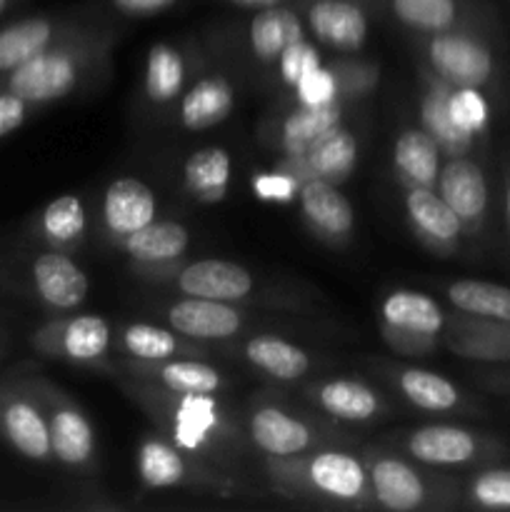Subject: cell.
<instances>
[{
    "label": "cell",
    "instance_id": "obj_1",
    "mask_svg": "<svg viewBox=\"0 0 510 512\" xmlns=\"http://www.w3.org/2000/svg\"><path fill=\"white\" fill-rule=\"evenodd\" d=\"M98 50L85 43V48H55L38 53L13 70L10 93L25 103H50L73 93L83 73L93 68Z\"/></svg>",
    "mask_w": 510,
    "mask_h": 512
},
{
    "label": "cell",
    "instance_id": "obj_2",
    "mask_svg": "<svg viewBox=\"0 0 510 512\" xmlns=\"http://www.w3.org/2000/svg\"><path fill=\"white\" fill-rule=\"evenodd\" d=\"M428 63L443 83L455 88H483L493 80L495 60L488 45L465 30H443L428 40Z\"/></svg>",
    "mask_w": 510,
    "mask_h": 512
},
{
    "label": "cell",
    "instance_id": "obj_3",
    "mask_svg": "<svg viewBox=\"0 0 510 512\" xmlns=\"http://www.w3.org/2000/svg\"><path fill=\"white\" fill-rule=\"evenodd\" d=\"M405 448L415 460L425 465H438V468L490 460L503 453L500 443L483 438L473 430L458 428V425H425V428H418L415 433H410Z\"/></svg>",
    "mask_w": 510,
    "mask_h": 512
},
{
    "label": "cell",
    "instance_id": "obj_4",
    "mask_svg": "<svg viewBox=\"0 0 510 512\" xmlns=\"http://www.w3.org/2000/svg\"><path fill=\"white\" fill-rule=\"evenodd\" d=\"M385 330L395 335L393 343L408 340L410 350L428 348L445 328V313L433 298L415 290H395L380 305Z\"/></svg>",
    "mask_w": 510,
    "mask_h": 512
},
{
    "label": "cell",
    "instance_id": "obj_5",
    "mask_svg": "<svg viewBox=\"0 0 510 512\" xmlns=\"http://www.w3.org/2000/svg\"><path fill=\"white\" fill-rule=\"evenodd\" d=\"M305 23L315 40L333 50L355 53L368 43L370 20L360 0H310Z\"/></svg>",
    "mask_w": 510,
    "mask_h": 512
},
{
    "label": "cell",
    "instance_id": "obj_6",
    "mask_svg": "<svg viewBox=\"0 0 510 512\" xmlns=\"http://www.w3.org/2000/svg\"><path fill=\"white\" fill-rule=\"evenodd\" d=\"M355 165H358V138L348 128L338 125V128L328 130L320 140H315L308 153L285 160L280 173L290 175L293 180L298 178L300 185L310 178L338 185L340 180L353 173Z\"/></svg>",
    "mask_w": 510,
    "mask_h": 512
},
{
    "label": "cell",
    "instance_id": "obj_7",
    "mask_svg": "<svg viewBox=\"0 0 510 512\" xmlns=\"http://www.w3.org/2000/svg\"><path fill=\"white\" fill-rule=\"evenodd\" d=\"M435 185H438L440 198L463 220V228L470 233H478L485 215H488L490 203V190L483 168L465 155H458L440 168Z\"/></svg>",
    "mask_w": 510,
    "mask_h": 512
},
{
    "label": "cell",
    "instance_id": "obj_8",
    "mask_svg": "<svg viewBox=\"0 0 510 512\" xmlns=\"http://www.w3.org/2000/svg\"><path fill=\"white\" fill-rule=\"evenodd\" d=\"M180 293L190 298L223 300V303H238L248 298L255 288V280L248 268L230 260L205 258L185 265L178 273Z\"/></svg>",
    "mask_w": 510,
    "mask_h": 512
},
{
    "label": "cell",
    "instance_id": "obj_9",
    "mask_svg": "<svg viewBox=\"0 0 510 512\" xmlns=\"http://www.w3.org/2000/svg\"><path fill=\"white\" fill-rule=\"evenodd\" d=\"M405 213H408L415 235L425 240V245H430L433 250H443V253L458 248L465 233L463 220L440 198L435 188L410 185L405 193Z\"/></svg>",
    "mask_w": 510,
    "mask_h": 512
},
{
    "label": "cell",
    "instance_id": "obj_10",
    "mask_svg": "<svg viewBox=\"0 0 510 512\" xmlns=\"http://www.w3.org/2000/svg\"><path fill=\"white\" fill-rule=\"evenodd\" d=\"M298 200L305 223L328 243H340L353 233L355 210L335 183L320 178L305 180L298 188Z\"/></svg>",
    "mask_w": 510,
    "mask_h": 512
},
{
    "label": "cell",
    "instance_id": "obj_11",
    "mask_svg": "<svg viewBox=\"0 0 510 512\" xmlns=\"http://www.w3.org/2000/svg\"><path fill=\"white\" fill-rule=\"evenodd\" d=\"M303 478L310 490L338 503H358L368 488V470L358 458L343 450H323L313 455L305 463Z\"/></svg>",
    "mask_w": 510,
    "mask_h": 512
},
{
    "label": "cell",
    "instance_id": "obj_12",
    "mask_svg": "<svg viewBox=\"0 0 510 512\" xmlns=\"http://www.w3.org/2000/svg\"><path fill=\"white\" fill-rule=\"evenodd\" d=\"M168 323L175 333L195 340H228L243 328V315L238 308L223 300L190 298L168 308Z\"/></svg>",
    "mask_w": 510,
    "mask_h": 512
},
{
    "label": "cell",
    "instance_id": "obj_13",
    "mask_svg": "<svg viewBox=\"0 0 510 512\" xmlns=\"http://www.w3.org/2000/svg\"><path fill=\"white\" fill-rule=\"evenodd\" d=\"M158 200L150 185L138 178H118L105 188L103 220L113 238H128L155 220Z\"/></svg>",
    "mask_w": 510,
    "mask_h": 512
},
{
    "label": "cell",
    "instance_id": "obj_14",
    "mask_svg": "<svg viewBox=\"0 0 510 512\" xmlns=\"http://www.w3.org/2000/svg\"><path fill=\"white\" fill-rule=\"evenodd\" d=\"M373 498L393 512H413L428 500V485L415 468L400 458H375L368 468Z\"/></svg>",
    "mask_w": 510,
    "mask_h": 512
},
{
    "label": "cell",
    "instance_id": "obj_15",
    "mask_svg": "<svg viewBox=\"0 0 510 512\" xmlns=\"http://www.w3.org/2000/svg\"><path fill=\"white\" fill-rule=\"evenodd\" d=\"M448 348L470 360L510 363V320H483L463 315L450 325Z\"/></svg>",
    "mask_w": 510,
    "mask_h": 512
},
{
    "label": "cell",
    "instance_id": "obj_16",
    "mask_svg": "<svg viewBox=\"0 0 510 512\" xmlns=\"http://www.w3.org/2000/svg\"><path fill=\"white\" fill-rule=\"evenodd\" d=\"M35 288L40 298L58 310H73L88 298V275L63 253H43L33 265Z\"/></svg>",
    "mask_w": 510,
    "mask_h": 512
},
{
    "label": "cell",
    "instance_id": "obj_17",
    "mask_svg": "<svg viewBox=\"0 0 510 512\" xmlns=\"http://www.w3.org/2000/svg\"><path fill=\"white\" fill-rule=\"evenodd\" d=\"M343 120V105L340 100L325 105H303L298 103L278 125V148L285 158H298L313 148L315 140L323 138L328 130L338 128Z\"/></svg>",
    "mask_w": 510,
    "mask_h": 512
},
{
    "label": "cell",
    "instance_id": "obj_18",
    "mask_svg": "<svg viewBox=\"0 0 510 512\" xmlns=\"http://www.w3.org/2000/svg\"><path fill=\"white\" fill-rule=\"evenodd\" d=\"M250 438L273 458H295L313 443V433L300 418L280 408H260L250 415Z\"/></svg>",
    "mask_w": 510,
    "mask_h": 512
},
{
    "label": "cell",
    "instance_id": "obj_19",
    "mask_svg": "<svg viewBox=\"0 0 510 512\" xmlns=\"http://www.w3.org/2000/svg\"><path fill=\"white\" fill-rule=\"evenodd\" d=\"M300 38H305L303 20L295 10L283 5L260 8L248 25L250 50L265 65L278 63L280 53Z\"/></svg>",
    "mask_w": 510,
    "mask_h": 512
},
{
    "label": "cell",
    "instance_id": "obj_20",
    "mask_svg": "<svg viewBox=\"0 0 510 512\" xmlns=\"http://www.w3.org/2000/svg\"><path fill=\"white\" fill-rule=\"evenodd\" d=\"M235 105V90L223 75H205L190 85L180 100V123L188 130H205L223 123Z\"/></svg>",
    "mask_w": 510,
    "mask_h": 512
},
{
    "label": "cell",
    "instance_id": "obj_21",
    "mask_svg": "<svg viewBox=\"0 0 510 512\" xmlns=\"http://www.w3.org/2000/svg\"><path fill=\"white\" fill-rule=\"evenodd\" d=\"M440 145L423 128H408L398 135L393 145V163L400 178L420 188H435L440 175Z\"/></svg>",
    "mask_w": 510,
    "mask_h": 512
},
{
    "label": "cell",
    "instance_id": "obj_22",
    "mask_svg": "<svg viewBox=\"0 0 510 512\" xmlns=\"http://www.w3.org/2000/svg\"><path fill=\"white\" fill-rule=\"evenodd\" d=\"M190 245V233L175 220H153L145 228L123 238V248L135 263L165 265L183 258Z\"/></svg>",
    "mask_w": 510,
    "mask_h": 512
},
{
    "label": "cell",
    "instance_id": "obj_23",
    "mask_svg": "<svg viewBox=\"0 0 510 512\" xmlns=\"http://www.w3.org/2000/svg\"><path fill=\"white\" fill-rule=\"evenodd\" d=\"M50 448L65 465H88L95 453V433L90 420L73 405H58L50 413Z\"/></svg>",
    "mask_w": 510,
    "mask_h": 512
},
{
    "label": "cell",
    "instance_id": "obj_24",
    "mask_svg": "<svg viewBox=\"0 0 510 512\" xmlns=\"http://www.w3.org/2000/svg\"><path fill=\"white\" fill-rule=\"evenodd\" d=\"M233 160L225 148H200L185 160L183 180L188 193L200 203H220L228 193Z\"/></svg>",
    "mask_w": 510,
    "mask_h": 512
},
{
    "label": "cell",
    "instance_id": "obj_25",
    "mask_svg": "<svg viewBox=\"0 0 510 512\" xmlns=\"http://www.w3.org/2000/svg\"><path fill=\"white\" fill-rule=\"evenodd\" d=\"M420 123H423V130L440 145L448 158H458V155H465L470 148H473L475 138L468 135L465 130L458 128V123L453 120L448 108V83L443 80H435L433 88L423 95L420 100Z\"/></svg>",
    "mask_w": 510,
    "mask_h": 512
},
{
    "label": "cell",
    "instance_id": "obj_26",
    "mask_svg": "<svg viewBox=\"0 0 510 512\" xmlns=\"http://www.w3.org/2000/svg\"><path fill=\"white\" fill-rule=\"evenodd\" d=\"M318 405L345 423H365L380 413V398L358 380H328L315 390Z\"/></svg>",
    "mask_w": 510,
    "mask_h": 512
},
{
    "label": "cell",
    "instance_id": "obj_27",
    "mask_svg": "<svg viewBox=\"0 0 510 512\" xmlns=\"http://www.w3.org/2000/svg\"><path fill=\"white\" fill-rule=\"evenodd\" d=\"M398 388L410 405L428 413H448L463 405V393L443 375L423 368H408L398 375Z\"/></svg>",
    "mask_w": 510,
    "mask_h": 512
},
{
    "label": "cell",
    "instance_id": "obj_28",
    "mask_svg": "<svg viewBox=\"0 0 510 512\" xmlns=\"http://www.w3.org/2000/svg\"><path fill=\"white\" fill-rule=\"evenodd\" d=\"M245 358L275 380H298L310 370V358L303 348L273 335H258L248 340Z\"/></svg>",
    "mask_w": 510,
    "mask_h": 512
},
{
    "label": "cell",
    "instance_id": "obj_29",
    "mask_svg": "<svg viewBox=\"0 0 510 512\" xmlns=\"http://www.w3.org/2000/svg\"><path fill=\"white\" fill-rule=\"evenodd\" d=\"M450 305L483 320H510V288L488 280H455L445 290Z\"/></svg>",
    "mask_w": 510,
    "mask_h": 512
},
{
    "label": "cell",
    "instance_id": "obj_30",
    "mask_svg": "<svg viewBox=\"0 0 510 512\" xmlns=\"http://www.w3.org/2000/svg\"><path fill=\"white\" fill-rule=\"evenodd\" d=\"M185 63L178 48L168 43L150 45L145 58V95L150 103L165 105L183 90Z\"/></svg>",
    "mask_w": 510,
    "mask_h": 512
},
{
    "label": "cell",
    "instance_id": "obj_31",
    "mask_svg": "<svg viewBox=\"0 0 510 512\" xmlns=\"http://www.w3.org/2000/svg\"><path fill=\"white\" fill-rule=\"evenodd\" d=\"M55 28L45 18H28L10 28L0 30V70H15L38 53H43L53 40Z\"/></svg>",
    "mask_w": 510,
    "mask_h": 512
},
{
    "label": "cell",
    "instance_id": "obj_32",
    "mask_svg": "<svg viewBox=\"0 0 510 512\" xmlns=\"http://www.w3.org/2000/svg\"><path fill=\"white\" fill-rule=\"evenodd\" d=\"M173 435L185 450H198L218 430L220 415L213 395H178Z\"/></svg>",
    "mask_w": 510,
    "mask_h": 512
},
{
    "label": "cell",
    "instance_id": "obj_33",
    "mask_svg": "<svg viewBox=\"0 0 510 512\" xmlns=\"http://www.w3.org/2000/svg\"><path fill=\"white\" fill-rule=\"evenodd\" d=\"M110 348V325L98 315H78L60 330V353L75 363H95Z\"/></svg>",
    "mask_w": 510,
    "mask_h": 512
},
{
    "label": "cell",
    "instance_id": "obj_34",
    "mask_svg": "<svg viewBox=\"0 0 510 512\" xmlns=\"http://www.w3.org/2000/svg\"><path fill=\"white\" fill-rule=\"evenodd\" d=\"M5 433H8L10 443L20 450L23 455L33 460H43L53 453L50 448V428L45 423L43 415L28 403H13L5 410Z\"/></svg>",
    "mask_w": 510,
    "mask_h": 512
},
{
    "label": "cell",
    "instance_id": "obj_35",
    "mask_svg": "<svg viewBox=\"0 0 510 512\" xmlns=\"http://www.w3.org/2000/svg\"><path fill=\"white\" fill-rule=\"evenodd\" d=\"M395 18L418 33H443L458 25V0H390Z\"/></svg>",
    "mask_w": 510,
    "mask_h": 512
},
{
    "label": "cell",
    "instance_id": "obj_36",
    "mask_svg": "<svg viewBox=\"0 0 510 512\" xmlns=\"http://www.w3.org/2000/svg\"><path fill=\"white\" fill-rule=\"evenodd\" d=\"M155 375L175 395H215L223 388L218 370L200 360H163Z\"/></svg>",
    "mask_w": 510,
    "mask_h": 512
},
{
    "label": "cell",
    "instance_id": "obj_37",
    "mask_svg": "<svg viewBox=\"0 0 510 512\" xmlns=\"http://www.w3.org/2000/svg\"><path fill=\"white\" fill-rule=\"evenodd\" d=\"M138 475L148 488H173L185 480V460L173 445L153 438L140 445Z\"/></svg>",
    "mask_w": 510,
    "mask_h": 512
},
{
    "label": "cell",
    "instance_id": "obj_38",
    "mask_svg": "<svg viewBox=\"0 0 510 512\" xmlns=\"http://www.w3.org/2000/svg\"><path fill=\"white\" fill-rule=\"evenodd\" d=\"M88 228L85 205L78 195H60L45 208L43 230L53 243L73 245L78 243Z\"/></svg>",
    "mask_w": 510,
    "mask_h": 512
},
{
    "label": "cell",
    "instance_id": "obj_39",
    "mask_svg": "<svg viewBox=\"0 0 510 512\" xmlns=\"http://www.w3.org/2000/svg\"><path fill=\"white\" fill-rule=\"evenodd\" d=\"M123 345L143 363H163L180 353V340L170 330L150 323H135L123 330Z\"/></svg>",
    "mask_w": 510,
    "mask_h": 512
},
{
    "label": "cell",
    "instance_id": "obj_40",
    "mask_svg": "<svg viewBox=\"0 0 510 512\" xmlns=\"http://www.w3.org/2000/svg\"><path fill=\"white\" fill-rule=\"evenodd\" d=\"M448 108L458 128L473 135V138L488 128L490 108L480 88H455V85H448Z\"/></svg>",
    "mask_w": 510,
    "mask_h": 512
},
{
    "label": "cell",
    "instance_id": "obj_41",
    "mask_svg": "<svg viewBox=\"0 0 510 512\" xmlns=\"http://www.w3.org/2000/svg\"><path fill=\"white\" fill-rule=\"evenodd\" d=\"M468 498L480 510H510V468H490L475 475Z\"/></svg>",
    "mask_w": 510,
    "mask_h": 512
},
{
    "label": "cell",
    "instance_id": "obj_42",
    "mask_svg": "<svg viewBox=\"0 0 510 512\" xmlns=\"http://www.w3.org/2000/svg\"><path fill=\"white\" fill-rule=\"evenodd\" d=\"M275 65H278V75L280 80H283V85L295 88L305 75L313 73L315 68L323 65V58H320V50L315 48L308 38H300L280 53L278 63Z\"/></svg>",
    "mask_w": 510,
    "mask_h": 512
},
{
    "label": "cell",
    "instance_id": "obj_43",
    "mask_svg": "<svg viewBox=\"0 0 510 512\" xmlns=\"http://www.w3.org/2000/svg\"><path fill=\"white\" fill-rule=\"evenodd\" d=\"M295 98L303 105H325L340 100V83L335 68H315L295 85Z\"/></svg>",
    "mask_w": 510,
    "mask_h": 512
},
{
    "label": "cell",
    "instance_id": "obj_44",
    "mask_svg": "<svg viewBox=\"0 0 510 512\" xmlns=\"http://www.w3.org/2000/svg\"><path fill=\"white\" fill-rule=\"evenodd\" d=\"M255 193H258L260 198L290 200L295 193V180L285 173L260 175V178L255 180Z\"/></svg>",
    "mask_w": 510,
    "mask_h": 512
},
{
    "label": "cell",
    "instance_id": "obj_45",
    "mask_svg": "<svg viewBox=\"0 0 510 512\" xmlns=\"http://www.w3.org/2000/svg\"><path fill=\"white\" fill-rule=\"evenodd\" d=\"M25 120V100L18 95H0V138L20 128Z\"/></svg>",
    "mask_w": 510,
    "mask_h": 512
},
{
    "label": "cell",
    "instance_id": "obj_46",
    "mask_svg": "<svg viewBox=\"0 0 510 512\" xmlns=\"http://www.w3.org/2000/svg\"><path fill=\"white\" fill-rule=\"evenodd\" d=\"M110 3L128 15H153L170 8L175 0H110Z\"/></svg>",
    "mask_w": 510,
    "mask_h": 512
},
{
    "label": "cell",
    "instance_id": "obj_47",
    "mask_svg": "<svg viewBox=\"0 0 510 512\" xmlns=\"http://www.w3.org/2000/svg\"><path fill=\"white\" fill-rule=\"evenodd\" d=\"M490 385H495V388L503 390V393H510V370L490 375Z\"/></svg>",
    "mask_w": 510,
    "mask_h": 512
},
{
    "label": "cell",
    "instance_id": "obj_48",
    "mask_svg": "<svg viewBox=\"0 0 510 512\" xmlns=\"http://www.w3.org/2000/svg\"><path fill=\"white\" fill-rule=\"evenodd\" d=\"M235 5H240V8H270V5H278L283 3V0H233Z\"/></svg>",
    "mask_w": 510,
    "mask_h": 512
},
{
    "label": "cell",
    "instance_id": "obj_49",
    "mask_svg": "<svg viewBox=\"0 0 510 512\" xmlns=\"http://www.w3.org/2000/svg\"><path fill=\"white\" fill-rule=\"evenodd\" d=\"M505 220H508V228H510V178H508V185H505Z\"/></svg>",
    "mask_w": 510,
    "mask_h": 512
},
{
    "label": "cell",
    "instance_id": "obj_50",
    "mask_svg": "<svg viewBox=\"0 0 510 512\" xmlns=\"http://www.w3.org/2000/svg\"><path fill=\"white\" fill-rule=\"evenodd\" d=\"M5 5H8V0H0V13H3V10H5Z\"/></svg>",
    "mask_w": 510,
    "mask_h": 512
}]
</instances>
